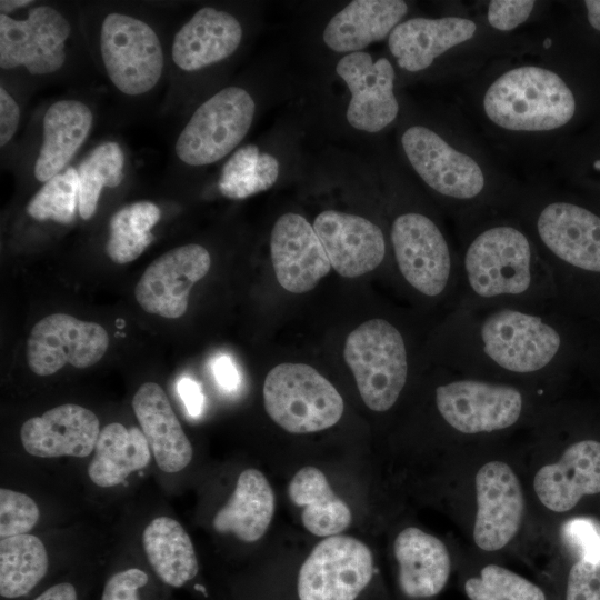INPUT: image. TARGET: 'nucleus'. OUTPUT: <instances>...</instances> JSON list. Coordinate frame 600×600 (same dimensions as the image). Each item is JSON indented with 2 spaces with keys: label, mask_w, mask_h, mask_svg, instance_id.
<instances>
[{
  "label": "nucleus",
  "mask_w": 600,
  "mask_h": 600,
  "mask_svg": "<svg viewBox=\"0 0 600 600\" xmlns=\"http://www.w3.org/2000/svg\"><path fill=\"white\" fill-rule=\"evenodd\" d=\"M270 254L279 284L292 293L312 290L331 269L313 226L293 212L273 224Z\"/></svg>",
  "instance_id": "6ab92c4d"
},
{
  "label": "nucleus",
  "mask_w": 600,
  "mask_h": 600,
  "mask_svg": "<svg viewBox=\"0 0 600 600\" xmlns=\"http://www.w3.org/2000/svg\"><path fill=\"white\" fill-rule=\"evenodd\" d=\"M208 250L189 243L167 251L149 264L134 289L140 307L168 319L182 317L193 284L210 270Z\"/></svg>",
  "instance_id": "2eb2a0df"
},
{
  "label": "nucleus",
  "mask_w": 600,
  "mask_h": 600,
  "mask_svg": "<svg viewBox=\"0 0 600 600\" xmlns=\"http://www.w3.org/2000/svg\"><path fill=\"white\" fill-rule=\"evenodd\" d=\"M124 156L117 142L93 149L78 168L79 214L88 220L96 213L102 188H116L123 179Z\"/></svg>",
  "instance_id": "f704fd0d"
},
{
  "label": "nucleus",
  "mask_w": 600,
  "mask_h": 600,
  "mask_svg": "<svg viewBox=\"0 0 600 600\" xmlns=\"http://www.w3.org/2000/svg\"><path fill=\"white\" fill-rule=\"evenodd\" d=\"M331 267L344 278L376 270L387 252L384 234L372 221L336 210H326L313 221Z\"/></svg>",
  "instance_id": "a211bd4d"
},
{
  "label": "nucleus",
  "mask_w": 600,
  "mask_h": 600,
  "mask_svg": "<svg viewBox=\"0 0 600 600\" xmlns=\"http://www.w3.org/2000/svg\"><path fill=\"white\" fill-rule=\"evenodd\" d=\"M476 32V22L461 17L412 18L391 31L388 44L400 68L418 72L449 49L472 39Z\"/></svg>",
  "instance_id": "4be33fe9"
},
{
  "label": "nucleus",
  "mask_w": 600,
  "mask_h": 600,
  "mask_svg": "<svg viewBox=\"0 0 600 600\" xmlns=\"http://www.w3.org/2000/svg\"><path fill=\"white\" fill-rule=\"evenodd\" d=\"M443 370L446 377L433 389L434 407L441 421L462 436L516 427L526 417L529 391H537Z\"/></svg>",
  "instance_id": "423d86ee"
},
{
  "label": "nucleus",
  "mask_w": 600,
  "mask_h": 600,
  "mask_svg": "<svg viewBox=\"0 0 600 600\" xmlns=\"http://www.w3.org/2000/svg\"><path fill=\"white\" fill-rule=\"evenodd\" d=\"M142 542L150 566L168 586L180 588L197 576L192 541L177 520L164 516L153 519L144 528Z\"/></svg>",
  "instance_id": "7c9ffc66"
},
{
  "label": "nucleus",
  "mask_w": 600,
  "mask_h": 600,
  "mask_svg": "<svg viewBox=\"0 0 600 600\" xmlns=\"http://www.w3.org/2000/svg\"><path fill=\"white\" fill-rule=\"evenodd\" d=\"M570 317L558 303L454 309L439 327L437 359L453 372L542 392L571 363Z\"/></svg>",
  "instance_id": "f257e3e1"
},
{
  "label": "nucleus",
  "mask_w": 600,
  "mask_h": 600,
  "mask_svg": "<svg viewBox=\"0 0 600 600\" xmlns=\"http://www.w3.org/2000/svg\"><path fill=\"white\" fill-rule=\"evenodd\" d=\"M148 580V574L138 568L116 572L106 581L101 600H140L139 590Z\"/></svg>",
  "instance_id": "79ce46f5"
},
{
  "label": "nucleus",
  "mask_w": 600,
  "mask_h": 600,
  "mask_svg": "<svg viewBox=\"0 0 600 600\" xmlns=\"http://www.w3.org/2000/svg\"><path fill=\"white\" fill-rule=\"evenodd\" d=\"M269 417L291 433H310L334 426L344 410L333 384L314 368L284 362L272 368L263 383Z\"/></svg>",
  "instance_id": "6e6552de"
},
{
  "label": "nucleus",
  "mask_w": 600,
  "mask_h": 600,
  "mask_svg": "<svg viewBox=\"0 0 600 600\" xmlns=\"http://www.w3.org/2000/svg\"><path fill=\"white\" fill-rule=\"evenodd\" d=\"M242 39V27L230 13L204 7L176 33L172 59L184 71H197L230 57Z\"/></svg>",
  "instance_id": "5701e85b"
},
{
  "label": "nucleus",
  "mask_w": 600,
  "mask_h": 600,
  "mask_svg": "<svg viewBox=\"0 0 600 600\" xmlns=\"http://www.w3.org/2000/svg\"><path fill=\"white\" fill-rule=\"evenodd\" d=\"M178 393L191 417H199L203 408V394L200 384L190 378H181L177 384Z\"/></svg>",
  "instance_id": "a18cd8bd"
},
{
  "label": "nucleus",
  "mask_w": 600,
  "mask_h": 600,
  "mask_svg": "<svg viewBox=\"0 0 600 600\" xmlns=\"http://www.w3.org/2000/svg\"><path fill=\"white\" fill-rule=\"evenodd\" d=\"M109 346L106 329L67 313H53L38 321L27 342V362L41 377L51 376L69 363L84 369L102 359Z\"/></svg>",
  "instance_id": "ddd939ff"
},
{
  "label": "nucleus",
  "mask_w": 600,
  "mask_h": 600,
  "mask_svg": "<svg viewBox=\"0 0 600 600\" xmlns=\"http://www.w3.org/2000/svg\"><path fill=\"white\" fill-rule=\"evenodd\" d=\"M549 43L551 44V41H550V39H546V42H544V47H547V48H548V47H549Z\"/></svg>",
  "instance_id": "8fccbe9b"
},
{
  "label": "nucleus",
  "mask_w": 600,
  "mask_h": 600,
  "mask_svg": "<svg viewBox=\"0 0 600 600\" xmlns=\"http://www.w3.org/2000/svg\"><path fill=\"white\" fill-rule=\"evenodd\" d=\"M30 3H32V1L30 0H1L0 10H1V13L7 14L13 11L14 9L22 8Z\"/></svg>",
  "instance_id": "09e8293b"
},
{
  "label": "nucleus",
  "mask_w": 600,
  "mask_h": 600,
  "mask_svg": "<svg viewBox=\"0 0 600 600\" xmlns=\"http://www.w3.org/2000/svg\"><path fill=\"white\" fill-rule=\"evenodd\" d=\"M477 513L473 540L484 551L506 547L518 533L524 516L519 478L503 461H489L476 474Z\"/></svg>",
  "instance_id": "dca6fc26"
},
{
  "label": "nucleus",
  "mask_w": 600,
  "mask_h": 600,
  "mask_svg": "<svg viewBox=\"0 0 600 600\" xmlns=\"http://www.w3.org/2000/svg\"><path fill=\"white\" fill-rule=\"evenodd\" d=\"M534 492L551 511L567 512L584 496L600 492V441L571 443L554 463L541 467L533 479Z\"/></svg>",
  "instance_id": "412c9836"
},
{
  "label": "nucleus",
  "mask_w": 600,
  "mask_h": 600,
  "mask_svg": "<svg viewBox=\"0 0 600 600\" xmlns=\"http://www.w3.org/2000/svg\"><path fill=\"white\" fill-rule=\"evenodd\" d=\"M524 228L552 277L562 308L581 277H600V216L566 200L529 208Z\"/></svg>",
  "instance_id": "7ed1b4c3"
},
{
  "label": "nucleus",
  "mask_w": 600,
  "mask_h": 600,
  "mask_svg": "<svg viewBox=\"0 0 600 600\" xmlns=\"http://www.w3.org/2000/svg\"><path fill=\"white\" fill-rule=\"evenodd\" d=\"M464 591L470 600H546L544 592L522 576L498 564L469 578Z\"/></svg>",
  "instance_id": "c9c22d12"
},
{
  "label": "nucleus",
  "mask_w": 600,
  "mask_h": 600,
  "mask_svg": "<svg viewBox=\"0 0 600 600\" xmlns=\"http://www.w3.org/2000/svg\"><path fill=\"white\" fill-rule=\"evenodd\" d=\"M150 459L151 450L142 430L112 422L100 431L88 474L94 484L110 488L147 467Z\"/></svg>",
  "instance_id": "c85d7f7f"
},
{
  "label": "nucleus",
  "mask_w": 600,
  "mask_h": 600,
  "mask_svg": "<svg viewBox=\"0 0 600 600\" xmlns=\"http://www.w3.org/2000/svg\"><path fill=\"white\" fill-rule=\"evenodd\" d=\"M132 408L158 467L168 473L183 470L193 450L163 389L156 382L141 384Z\"/></svg>",
  "instance_id": "b1692460"
},
{
  "label": "nucleus",
  "mask_w": 600,
  "mask_h": 600,
  "mask_svg": "<svg viewBox=\"0 0 600 600\" xmlns=\"http://www.w3.org/2000/svg\"><path fill=\"white\" fill-rule=\"evenodd\" d=\"M393 257L402 280L421 298L440 302L446 314L456 308L459 257L439 224L408 211L391 224Z\"/></svg>",
  "instance_id": "39448f33"
},
{
  "label": "nucleus",
  "mask_w": 600,
  "mask_h": 600,
  "mask_svg": "<svg viewBox=\"0 0 600 600\" xmlns=\"http://www.w3.org/2000/svg\"><path fill=\"white\" fill-rule=\"evenodd\" d=\"M70 31L67 19L49 6L33 8L24 20L0 13V67L23 66L32 74L56 72L64 63Z\"/></svg>",
  "instance_id": "4468645a"
},
{
  "label": "nucleus",
  "mask_w": 600,
  "mask_h": 600,
  "mask_svg": "<svg viewBox=\"0 0 600 600\" xmlns=\"http://www.w3.org/2000/svg\"><path fill=\"white\" fill-rule=\"evenodd\" d=\"M100 49L111 82L123 93L150 91L163 70V52L154 30L128 14H108L101 26Z\"/></svg>",
  "instance_id": "9b49d317"
},
{
  "label": "nucleus",
  "mask_w": 600,
  "mask_h": 600,
  "mask_svg": "<svg viewBox=\"0 0 600 600\" xmlns=\"http://www.w3.org/2000/svg\"><path fill=\"white\" fill-rule=\"evenodd\" d=\"M93 116L78 100H60L47 110L43 118V141L34 164V177L48 182L60 173L84 142Z\"/></svg>",
  "instance_id": "bb28decb"
},
{
  "label": "nucleus",
  "mask_w": 600,
  "mask_h": 600,
  "mask_svg": "<svg viewBox=\"0 0 600 600\" xmlns=\"http://www.w3.org/2000/svg\"><path fill=\"white\" fill-rule=\"evenodd\" d=\"M160 209L139 201L119 209L110 219L106 244L108 257L118 264L136 260L154 240L151 229L160 220Z\"/></svg>",
  "instance_id": "473e14b6"
},
{
  "label": "nucleus",
  "mask_w": 600,
  "mask_h": 600,
  "mask_svg": "<svg viewBox=\"0 0 600 600\" xmlns=\"http://www.w3.org/2000/svg\"><path fill=\"white\" fill-rule=\"evenodd\" d=\"M584 6L590 26L600 31V0H587Z\"/></svg>",
  "instance_id": "de8ad7c7"
},
{
  "label": "nucleus",
  "mask_w": 600,
  "mask_h": 600,
  "mask_svg": "<svg viewBox=\"0 0 600 600\" xmlns=\"http://www.w3.org/2000/svg\"><path fill=\"white\" fill-rule=\"evenodd\" d=\"M487 117L511 131H549L567 124L576 112V99L552 70L522 66L494 80L483 97Z\"/></svg>",
  "instance_id": "20e7f679"
},
{
  "label": "nucleus",
  "mask_w": 600,
  "mask_h": 600,
  "mask_svg": "<svg viewBox=\"0 0 600 600\" xmlns=\"http://www.w3.org/2000/svg\"><path fill=\"white\" fill-rule=\"evenodd\" d=\"M78 207V171L70 167L42 186L30 200L27 211L36 220L67 224L73 221Z\"/></svg>",
  "instance_id": "e433bc0d"
},
{
  "label": "nucleus",
  "mask_w": 600,
  "mask_h": 600,
  "mask_svg": "<svg viewBox=\"0 0 600 600\" xmlns=\"http://www.w3.org/2000/svg\"><path fill=\"white\" fill-rule=\"evenodd\" d=\"M279 176L278 160L260 152L257 146L238 149L222 168L218 182L220 192L229 199H244L274 184Z\"/></svg>",
  "instance_id": "72a5a7b5"
},
{
  "label": "nucleus",
  "mask_w": 600,
  "mask_h": 600,
  "mask_svg": "<svg viewBox=\"0 0 600 600\" xmlns=\"http://www.w3.org/2000/svg\"><path fill=\"white\" fill-rule=\"evenodd\" d=\"M564 542L579 559L600 562V524L589 518H573L562 527Z\"/></svg>",
  "instance_id": "58836bf2"
},
{
  "label": "nucleus",
  "mask_w": 600,
  "mask_h": 600,
  "mask_svg": "<svg viewBox=\"0 0 600 600\" xmlns=\"http://www.w3.org/2000/svg\"><path fill=\"white\" fill-rule=\"evenodd\" d=\"M407 11L402 0L351 1L330 19L323 41L337 52H359L390 34Z\"/></svg>",
  "instance_id": "a878e982"
},
{
  "label": "nucleus",
  "mask_w": 600,
  "mask_h": 600,
  "mask_svg": "<svg viewBox=\"0 0 600 600\" xmlns=\"http://www.w3.org/2000/svg\"><path fill=\"white\" fill-rule=\"evenodd\" d=\"M98 417L79 404L66 403L32 417L21 426L24 450L39 458L89 456L100 434Z\"/></svg>",
  "instance_id": "aec40b11"
},
{
  "label": "nucleus",
  "mask_w": 600,
  "mask_h": 600,
  "mask_svg": "<svg viewBox=\"0 0 600 600\" xmlns=\"http://www.w3.org/2000/svg\"><path fill=\"white\" fill-rule=\"evenodd\" d=\"M20 121V109L3 88H0V146L4 147L13 137Z\"/></svg>",
  "instance_id": "37998d69"
},
{
  "label": "nucleus",
  "mask_w": 600,
  "mask_h": 600,
  "mask_svg": "<svg viewBox=\"0 0 600 600\" xmlns=\"http://www.w3.org/2000/svg\"><path fill=\"white\" fill-rule=\"evenodd\" d=\"M256 104L248 91L227 87L192 114L176 142V153L190 166L213 163L230 153L248 133Z\"/></svg>",
  "instance_id": "1a4fd4ad"
},
{
  "label": "nucleus",
  "mask_w": 600,
  "mask_h": 600,
  "mask_svg": "<svg viewBox=\"0 0 600 600\" xmlns=\"http://www.w3.org/2000/svg\"><path fill=\"white\" fill-rule=\"evenodd\" d=\"M273 512L274 496L269 481L259 470L246 469L212 524L219 533H233L241 541L253 542L266 533Z\"/></svg>",
  "instance_id": "cd10ccee"
},
{
  "label": "nucleus",
  "mask_w": 600,
  "mask_h": 600,
  "mask_svg": "<svg viewBox=\"0 0 600 600\" xmlns=\"http://www.w3.org/2000/svg\"><path fill=\"white\" fill-rule=\"evenodd\" d=\"M401 144L410 164L430 189L459 204L480 202L487 181L472 157L422 126L408 128Z\"/></svg>",
  "instance_id": "f8f14e48"
},
{
  "label": "nucleus",
  "mask_w": 600,
  "mask_h": 600,
  "mask_svg": "<svg viewBox=\"0 0 600 600\" xmlns=\"http://www.w3.org/2000/svg\"><path fill=\"white\" fill-rule=\"evenodd\" d=\"M212 372L218 386L224 391H234L240 384V374L236 364L228 356L217 357L212 364Z\"/></svg>",
  "instance_id": "c03bdc74"
},
{
  "label": "nucleus",
  "mask_w": 600,
  "mask_h": 600,
  "mask_svg": "<svg viewBox=\"0 0 600 600\" xmlns=\"http://www.w3.org/2000/svg\"><path fill=\"white\" fill-rule=\"evenodd\" d=\"M336 72L351 93L347 109V120L351 127L378 132L397 118L399 103L393 92L396 73L388 59L373 61L364 51L348 53L337 63Z\"/></svg>",
  "instance_id": "f3484780"
},
{
  "label": "nucleus",
  "mask_w": 600,
  "mask_h": 600,
  "mask_svg": "<svg viewBox=\"0 0 600 600\" xmlns=\"http://www.w3.org/2000/svg\"><path fill=\"white\" fill-rule=\"evenodd\" d=\"M343 357L364 404L376 412L390 410L410 371L408 342L399 327L384 318L367 320L347 337Z\"/></svg>",
  "instance_id": "0eeeda50"
},
{
  "label": "nucleus",
  "mask_w": 600,
  "mask_h": 600,
  "mask_svg": "<svg viewBox=\"0 0 600 600\" xmlns=\"http://www.w3.org/2000/svg\"><path fill=\"white\" fill-rule=\"evenodd\" d=\"M49 559L43 542L33 534L0 541V594L17 599L30 593L43 579Z\"/></svg>",
  "instance_id": "2f4dec72"
},
{
  "label": "nucleus",
  "mask_w": 600,
  "mask_h": 600,
  "mask_svg": "<svg viewBox=\"0 0 600 600\" xmlns=\"http://www.w3.org/2000/svg\"><path fill=\"white\" fill-rule=\"evenodd\" d=\"M566 600H600V562L579 559L572 564Z\"/></svg>",
  "instance_id": "ea45409f"
},
{
  "label": "nucleus",
  "mask_w": 600,
  "mask_h": 600,
  "mask_svg": "<svg viewBox=\"0 0 600 600\" xmlns=\"http://www.w3.org/2000/svg\"><path fill=\"white\" fill-rule=\"evenodd\" d=\"M458 257L454 309L557 303L551 273L523 224L492 221L478 226L467 233Z\"/></svg>",
  "instance_id": "f03ea898"
},
{
  "label": "nucleus",
  "mask_w": 600,
  "mask_h": 600,
  "mask_svg": "<svg viewBox=\"0 0 600 600\" xmlns=\"http://www.w3.org/2000/svg\"><path fill=\"white\" fill-rule=\"evenodd\" d=\"M393 552L401 591L412 599L437 596L446 587L451 559L446 544L419 528L409 527L397 536Z\"/></svg>",
  "instance_id": "393cba45"
},
{
  "label": "nucleus",
  "mask_w": 600,
  "mask_h": 600,
  "mask_svg": "<svg viewBox=\"0 0 600 600\" xmlns=\"http://www.w3.org/2000/svg\"><path fill=\"white\" fill-rule=\"evenodd\" d=\"M290 500L303 511L304 528L318 537H331L351 523L348 504L331 489L324 473L314 467L301 468L289 483Z\"/></svg>",
  "instance_id": "c756f323"
},
{
  "label": "nucleus",
  "mask_w": 600,
  "mask_h": 600,
  "mask_svg": "<svg viewBox=\"0 0 600 600\" xmlns=\"http://www.w3.org/2000/svg\"><path fill=\"white\" fill-rule=\"evenodd\" d=\"M536 2L531 0H492L488 6V22L499 31H511L531 14Z\"/></svg>",
  "instance_id": "a19ab883"
},
{
  "label": "nucleus",
  "mask_w": 600,
  "mask_h": 600,
  "mask_svg": "<svg viewBox=\"0 0 600 600\" xmlns=\"http://www.w3.org/2000/svg\"><path fill=\"white\" fill-rule=\"evenodd\" d=\"M40 511L34 500L21 492L0 489L1 539L27 534L37 524Z\"/></svg>",
  "instance_id": "4c0bfd02"
},
{
  "label": "nucleus",
  "mask_w": 600,
  "mask_h": 600,
  "mask_svg": "<svg viewBox=\"0 0 600 600\" xmlns=\"http://www.w3.org/2000/svg\"><path fill=\"white\" fill-rule=\"evenodd\" d=\"M594 167L598 168V169H600V161H597V162L594 163Z\"/></svg>",
  "instance_id": "3c124183"
},
{
  "label": "nucleus",
  "mask_w": 600,
  "mask_h": 600,
  "mask_svg": "<svg viewBox=\"0 0 600 600\" xmlns=\"http://www.w3.org/2000/svg\"><path fill=\"white\" fill-rule=\"evenodd\" d=\"M33 600H78L77 590L70 582L57 583Z\"/></svg>",
  "instance_id": "49530a36"
},
{
  "label": "nucleus",
  "mask_w": 600,
  "mask_h": 600,
  "mask_svg": "<svg viewBox=\"0 0 600 600\" xmlns=\"http://www.w3.org/2000/svg\"><path fill=\"white\" fill-rule=\"evenodd\" d=\"M373 577V557L360 540L331 536L319 542L301 564L298 600H357Z\"/></svg>",
  "instance_id": "9d476101"
}]
</instances>
